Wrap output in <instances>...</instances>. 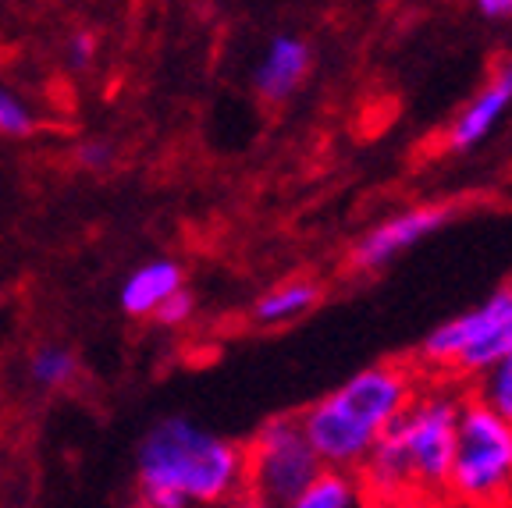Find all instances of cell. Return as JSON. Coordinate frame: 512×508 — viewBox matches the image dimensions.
<instances>
[{
    "label": "cell",
    "mask_w": 512,
    "mask_h": 508,
    "mask_svg": "<svg viewBox=\"0 0 512 508\" xmlns=\"http://www.w3.org/2000/svg\"><path fill=\"white\" fill-rule=\"evenodd\" d=\"M466 398L470 391L459 381H424L420 395L384 430L370 459L360 466V480L374 505L445 494Z\"/></svg>",
    "instance_id": "1"
},
{
    "label": "cell",
    "mask_w": 512,
    "mask_h": 508,
    "mask_svg": "<svg viewBox=\"0 0 512 508\" xmlns=\"http://www.w3.org/2000/svg\"><path fill=\"white\" fill-rule=\"evenodd\" d=\"M139 508H224L246 494L242 445L192 420L150 427L136 455Z\"/></svg>",
    "instance_id": "2"
},
{
    "label": "cell",
    "mask_w": 512,
    "mask_h": 508,
    "mask_svg": "<svg viewBox=\"0 0 512 508\" xmlns=\"http://www.w3.org/2000/svg\"><path fill=\"white\" fill-rule=\"evenodd\" d=\"M424 381L427 377L416 370V363L384 359L317 398L306 413H299V427L320 466L360 473L384 430L406 413Z\"/></svg>",
    "instance_id": "3"
},
{
    "label": "cell",
    "mask_w": 512,
    "mask_h": 508,
    "mask_svg": "<svg viewBox=\"0 0 512 508\" xmlns=\"http://www.w3.org/2000/svg\"><path fill=\"white\" fill-rule=\"evenodd\" d=\"M512 352V285L491 292L488 299L438 324L416 352V370L431 381H477Z\"/></svg>",
    "instance_id": "4"
},
{
    "label": "cell",
    "mask_w": 512,
    "mask_h": 508,
    "mask_svg": "<svg viewBox=\"0 0 512 508\" xmlns=\"http://www.w3.org/2000/svg\"><path fill=\"white\" fill-rule=\"evenodd\" d=\"M448 508H512V427L466 398L445 480Z\"/></svg>",
    "instance_id": "5"
},
{
    "label": "cell",
    "mask_w": 512,
    "mask_h": 508,
    "mask_svg": "<svg viewBox=\"0 0 512 508\" xmlns=\"http://www.w3.org/2000/svg\"><path fill=\"white\" fill-rule=\"evenodd\" d=\"M246 494L271 508H288L324 473L299 416H274L242 445Z\"/></svg>",
    "instance_id": "6"
},
{
    "label": "cell",
    "mask_w": 512,
    "mask_h": 508,
    "mask_svg": "<svg viewBox=\"0 0 512 508\" xmlns=\"http://www.w3.org/2000/svg\"><path fill=\"white\" fill-rule=\"evenodd\" d=\"M456 217V203H424V207L399 210L388 221L374 224L349 253L352 270H381L384 263H392L395 256H402L406 249H413L416 242H424L427 235L441 231L448 221Z\"/></svg>",
    "instance_id": "7"
},
{
    "label": "cell",
    "mask_w": 512,
    "mask_h": 508,
    "mask_svg": "<svg viewBox=\"0 0 512 508\" xmlns=\"http://www.w3.org/2000/svg\"><path fill=\"white\" fill-rule=\"evenodd\" d=\"M509 107H512V61H502L491 72V79L484 82V89L452 121V128L445 135L448 150H473V146H480L495 132L498 121L509 114Z\"/></svg>",
    "instance_id": "8"
},
{
    "label": "cell",
    "mask_w": 512,
    "mask_h": 508,
    "mask_svg": "<svg viewBox=\"0 0 512 508\" xmlns=\"http://www.w3.org/2000/svg\"><path fill=\"white\" fill-rule=\"evenodd\" d=\"M306 72H310V47L299 36H274L267 43L264 57L256 61L253 86L264 100L281 104L303 86Z\"/></svg>",
    "instance_id": "9"
},
{
    "label": "cell",
    "mask_w": 512,
    "mask_h": 508,
    "mask_svg": "<svg viewBox=\"0 0 512 508\" xmlns=\"http://www.w3.org/2000/svg\"><path fill=\"white\" fill-rule=\"evenodd\" d=\"M182 288H185V274L175 260H150L128 274L118 299L128 317H153Z\"/></svg>",
    "instance_id": "10"
},
{
    "label": "cell",
    "mask_w": 512,
    "mask_h": 508,
    "mask_svg": "<svg viewBox=\"0 0 512 508\" xmlns=\"http://www.w3.org/2000/svg\"><path fill=\"white\" fill-rule=\"evenodd\" d=\"M320 299V285L310 278H288L281 285H274L271 292H264L253 306V320L264 327H281L299 320L303 313H310Z\"/></svg>",
    "instance_id": "11"
},
{
    "label": "cell",
    "mask_w": 512,
    "mask_h": 508,
    "mask_svg": "<svg viewBox=\"0 0 512 508\" xmlns=\"http://www.w3.org/2000/svg\"><path fill=\"white\" fill-rule=\"evenodd\" d=\"M288 508H374L360 473L349 469H324Z\"/></svg>",
    "instance_id": "12"
},
{
    "label": "cell",
    "mask_w": 512,
    "mask_h": 508,
    "mask_svg": "<svg viewBox=\"0 0 512 508\" xmlns=\"http://www.w3.org/2000/svg\"><path fill=\"white\" fill-rule=\"evenodd\" d=\"M470 398L512 427V352L470 384Z\"/></svg>",
    "instance_id": "13"
},
{
    "label": "cell",
    "mask_w": 512,
    "mask_h": 508,
    "mask_svg": "<svg viewBox=\"0 0 512 508\" xmlns=\"http://www.w3.org/2000/svg\"><path fill=\"white\" fill-rule=\"evenodd\" d=\"M29 374L40 388L57 391V388H68V384L75 381L79 363H75L72 352L61 349V345H43V349H36V356H32Z\"/></svg>",
    "instance_id": "14"
},
{
    "label": "cell",
    "mask_w": 512,
    "mask_h": 508,
    "mask_svg": "<svg viewBox=\"0 0 512 508\" xmlns=\"http://www.w3.org/2000/svg\"><path fill=\"white\" fill-rule=\"evenodd\" d=\"M36 118L11 89H0V135H29Z\"/></svg>",
    "instance_id": "15"
},
{
    "label": "cell",
    "mask_w": 512,
    "mask_h": 508,
    "mask_svg": "<svg viewBox=\"0 0 512 508\" xmlns=\"http://www.w3.org/2000/svg\"><path fill=\"white\" fill-rule=\"evenodd\" d=\"M189 317H192V295L185 292V288L178 295H171V299L164 302L157 313H153V320H157V324H164V327H178V324H185Z\"/></svg>",
    "instance_id": "16"
},
{
    "label": "cell",
    "mask_w": 512,
    "mask_h": 508,
    "mask_svg": "<svg viewBox=\"0 0 512 508\" xmlns=\"http://www.w3.org/2000/svg\"><path fill=\"white\" fill-rule=\"evenodd\" d=\"M96 57V36L93 32H75L72 43H68V61L72 68H89Z\"/></svg>",
    "instance_id": "17"
},
{
    "label": "cell",
    "mask_w": 512,
    "mask_h": 508,
    "mask_svg": "<svg viewBox=\"0 0 512 508\" xmlns=\"http://www.w3.org/2000/svg\"><path fill=\"white\" fill-rule=\"evenodd\" d=\"M111 160H114V150H111V143H104V139H93V143H82L79 146V164L107 167Z\"/></svg>",
    "instance_id": "18"
},
{
    "label": "cell",
    "mask_w": 512,
    "mask_h": 508,
    "mask_svg": "<svg viewBox=\"0 0 512 508\" xmlns=\"http://www.w3.org/2000/svg\"><path fill=\"white\" fill-rule=\"evenodd\" d=\"M477 11L491 22H505V18H512V0H480Z\"/></svg>",
    "instance_id": "19"
},
{
    "label": "cell",
    "mask_w": 512,
    "mask_h": 508,
    "mask_svg": "<svg viewBox=\"0 0 512 508\" xmlns=\"http://www.w3.org/2000/svg\"><path fill=\"white\" fill-rule=\"evenodd\" d=\"M374 508H448L445 498H402L392 505H374Z\"/></svg>",
    "instance_id": "20"
},
{
    "label": "cell",
    "mask_w": 512,
    "mask_h": 508,
    "mask_svg": "<svg viewBox=\"0 0 512 508\" xmlns=\"http://www.w3.org/2000/svg\"><path fill=\"white\" fill-rule=\"evenodd\" d=\"M224 508H271V505H264V501H256V498H249V494H239V498H235L232 505H224Z\"/></svg>",
    "instance_id": "21"
}]
</instances>
